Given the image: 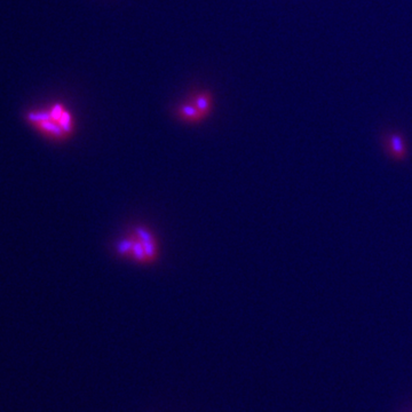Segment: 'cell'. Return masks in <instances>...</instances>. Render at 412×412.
I'll return each instance as SVG.
<instances>
[{
    "label": "cell",
    "instance_id": "2",
    "mask_svg": "<svg viewBox=\"0 0 412 412\" xmlns=\"http://www.w3.org/2000/svg\"><path fill=\"white\" fill-rule=\"evenodd\" d=\"M382 149L386 157L396 163H404L410 157V147L404 135L398 132L386 133L382 136Z\"/></svg>",
    "mask_w": 412,
    "mask_h": 412
},
{
    "label": "cell",
    "instance_id": "4",
    "mask_svg": "<svg viewBox=\"0 0 412 412\" xmlns=\"http://www.w3.org/2000/svg\"><path fill=\"white\" fill-rule=\"evenodd\" d=\"M195 108L201 113L204 117L207 118L213 109V97L210 92H197L192 95L189 100Z\"/></svg>",
    "mask_w": 412,
    "mask_h": 412
},
{
    "label": "cell",
    "instance_id": "3",
    "mask_svg": "<svg viewBox=\"0 0 412 412\" xmlns=\"http://www.w3.org/2000/svg\"><path fill=\"white\" fill-rule=\"evenodd\" d=\"M132 233L142 245L145 254H147L148 263L154 264L158 258V245L156 237L145 227H136Z\"/></svg>",
    "mask_w": 412,
    "mask_h": 412
},
{
    "label": "cell",
    "instance_id": "5",
    "mask_svg": "<svg viewBox=\"0 0 412 412\" xmlns=\"http://www.w3.org/2000/svg\"><path fill=\"white\" fill-rule=\"evenodd\" d=\"M175 114H176V117H178L180 121H182L184 123H189V124L201 123L202 121L205 119V117H204L203 115L199 113L189 101L184 102V103H182V104H180L179 107L176 108Z\"/></svg>",
    "mask_w": 412,
    "mask_h": 412
},
{
    "label": "cell",
    "instance_id": "1",
    "mask_svg": "<svg viewBox=\"0 0 412 412\" xmlns=\"http://www.w3.org/2000/svg\"><path fill=\"white\" fill-rule=\"evenodd\" d=\"M26 121L48 139L64 141L74 132V119L64 104L55 103L26 115Z\"/></svg>",
    "mask_w": 412,
    "mask_h": 412
}]
</instances>
